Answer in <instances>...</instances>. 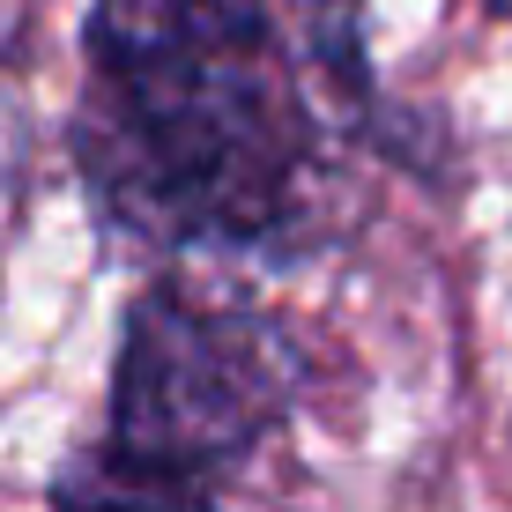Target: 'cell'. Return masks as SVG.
Returning a JSON list of instances; mask_svg holds the SVG:
<instances>
[{
	"mask_svg": "<svg viewBox=\"0 0 512 512\" xmlns=\"http://www.w3.org/2000/svg\"><path fill=\"white\" fill-rule=\"evenodd\" d=\"M67 156L156 260L305 268L342 216V141L275 0H90Z\"/></svg>",
	"mask_w": 512,
	"mask_h": 512,
	"instance_id": "obj_1",
	"label": "cell"
},
{
	"mask_svg": "<svg viewBox=\"0 0 512 512\" xmlns=\"http://www.w3.org/2000/svg\"><path fill=\"white\" fill-rule=\"evenodd\" d=\"M305 386L312 364L297 320L164 268L119 312L97 438L141 468L223 490L275 431H290Z\"/></svg>",
	"mask_w": 512,
	"mask_h": 512,
	"instance_id": "obj_2",
	"label": "cell"
},
{
	"mask_svg": "<svg viewBox=\"0 0 512 512\" xmlns=\"http://www.w3.org/2000/svg\"><path fill=\"white\" fill-rule=\"evenodd\" d=\"M45 512H223V490L141 468L127 453H112L104 438H82L45 475Z\"/></svg>",
	"mask_w": 512,
	"mask_h": 512,
	"instance_id": "obj_3",
	"label": "cell"
},
{
	"mask_svg": "<svg viewBox=\"0 0 512 512\" xmlns=\"http://www.w3.org/2000/svg\"><path fill=\"white\" fill-rule=\"evenodd\" d=\"M475 8H483L490 23H512V0H475Z\"/></svg>",
	"mask_w": 512,
	"mask_h": 512,
	"instance_id": "obj_4",
	"label": "cell"
}]
</instances>
